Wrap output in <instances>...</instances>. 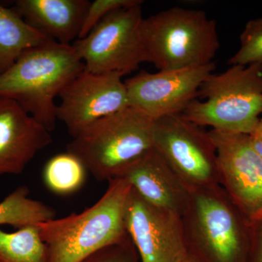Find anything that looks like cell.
Instances as JSON below:
<instances>
[{"label": "cell", "mask_w": 262, "mask_h": 262, "mask_svg": "<svg viewBox=\"0 0 262 262\" xmlns=\"http://www.w3.org/2000/svg\"><path fill=\"white\" fill-rule=\"evenodd\" d=\"M84 70L72 45L51 41L24 52L0 76V97L18 103L51 133L57 120L56 98Z\"/></svg>", "instance_id": "obj_1"}, {"label": "cell", "mask_w": 262, "mask_h": 262, "mask_svg": "<svg viewBox=\"0 0 262 262\" xmlns=\"http://www.w3.org/2000/svg\"><path fill=\"white\" fill-rule=\"evenodd\" d=\"M155 120L129 106L94 122L67 145L96 180L110 182L154 149Z\"/></svg>", "instance_id": "obj_4"}, {"label": "cell", "mask_w": 262, "mask_h": 262, "mask_svg": "<svg viewBox=\"0 0 262 262\" xmlns=\"http://www.w3.org/2000/svg\"><path fill=\"white\" fill-rule=\"evenodd\" d=\"M88 0H17L13 9L51 40L71 46L78 39Z\"/></svg>", "instance_id": "obj_15"}, {"label": "cell", "mask_w": 262, "mask_h": 262, "mask_svg": "<svg viewBox=\"0 0 262 262\" xmlns=\"http://www.w3.org/2000/svg\"><path fill=\"white\" fill-rule=\"evenodd\" d=\"M117 178L125 179L149 204L181 216L190 190L155 149L132 164Z\"/></svg>", "instance_id": "obj_14"}, {"label": "cell", "mask_w": 262, "mask_h": 262, "mask_svg": "<svg viewBox=\"0 0 262 262\" xmlns=\"http://www.w3.org/2000/svg\"><path fill=\"white\" fill-rule=\"evenodd\" d=\"M241 46L228 64H262V18L250 20L239 36Z\"/></svg>", "instance_id": "obj_20"}, {"label": "cell", "mask_w": 262, "mask_h": 262, "mask_svg": "<svg viewBox=\"0 0 262 262\" xmlns=\"http://www.w3.org/2000/svg\"><path fill=\"white\" fill-rule=\"evenodd\" d=\"M123 75L91 73L84 70L60 94L57 120L75 137L94 122L129 106Z\"/></svg>", "instance_id": "obj_11"}, {"label": "cell", "mask_w": 262, "mask_h": 262, "mask_svg": "<svg viewBox=\"0 0 262 262\" xmlns=\"http://www.w3.org/2000/svg\"><path fill=\"white\" fill-rule=\"evenodd\" d=\"M29 193L27 186H20L0 202V226L20 229L56 218V212L51 206L32 199Z\"/></svg>", "instance_id": "obj_17"}, {"label": "cell", "mask_w": 262, "mask_h": 262, "mask_svg": "<svg viewBox=\"0 0 262 262\" xmlns=\"http://www.w3.org/2000/svg\"><path fill=\"white\" fill-rule=\"evenodd\" d=\"M80 262H140L128 234L121 241L93 253Z\"/></svg>", "instance_id": "obj_21"}, {"label": "cell", "mask_w": 262, "mask_h": 262, "mask_svg": "<svg viewBox=\"0 0 262 262\" xmlns=\"http://www.w3.org/2000/svg\"><path fill=\"white\" fill-rule=\"evenodd\" d=\"M138 0H96L90 3L78 39L85 37L108 14L117 9L136 3Z\"/></svg>", "instance_id": "obj_22"}, {"label": "cell", "mask_w": 262, "mask_h": 262, "mask_svg": "<svg viewBox=\"0 0 262 262\" xmlns=\"http://www.w3.org/2000/svg\"><path fill=\"white\" fill-rule=\"evenodd\" d=\"M0 262H48V251L37 225L16 232L0 229Z\"/></svg>", "instance_id": "obj_18"}, {"label": "cell", "mask_w": 262, "mask_h": 262, "mask_svg": "<svg viewBox=\"0 0 262 262\" xmlns=\"http://www.w3.org/2000/svg\"><path fill=\"white\" fill-rule=\"evenodd\" d=\"M154 149L189 190L221 185L216 149L209 132L182 114L155 120Z\"/></svg>", "instance_id": "obj_8"}, {"label": "cell", "mask_w": 262, "mask_h": 262, "mask_svg": "<svg viewBox=\"0 0 262 262\" xmlns=\"http://www.w3.org/2000/svg\"><path fill=\"white\" fill-rule=\"evenodd\" d=\"M261 121H262V117H261Z\"/></svg>", "instance_id": "obj_26"}, {"label": "cell", "mask_w": 262, "mask_h": 262, "mask_svg": "<svg viewBox=\"0 0 262 262\" xmlns=\"http://www.w3.org/2000/svg\"><path fill=\"white\" fill-rule=\"evenodd\" d=\"M142 1L106 15L82 39L72 44L77 56L91 73H130L144 62L140 27Z\"/></svg>", "instance_id": "obj_7"}, {"label": "cell", "mask_w": 262, "mask_h": 262, "mask_svg": "<svg viewBox=\"0 0 262 262\" xmlns=\"http://www.w3.org/2000/svg\"><path fill=\"white\" fill-rule=\"evenodd\" d=\"M86 172L80 160L67 151L55 155L48 162L44 169V180L52 192L66 195L82 187Z\"/></svg>", "instance_id": "obj_19"}, {"label": "cell", "mask_w": 262, "mask_h": 262, "mask_svg": "<svg viewBox=\"0 0 262 262\" xmlns=\"http://www.w3.org/2000/svg\"><path fill=\"white\" fill-rule=\"evenodd\" d=\"M52 142L51 132L18 103L0 97V177L23 173L35 155Z\"/></svg>", "instance_id": "obj_13"}, {"label": "cell", "mask_w": 262, "mask_h": 262, "mask_svg": "<svg viewBox=\"0 0 262 262\" xmlns=\"http://www.w3.org/2000/svg\"><path fill=\"white\" fill-rule=\"evenodd\" d=\"M51 41L32 28L13 8L0 4V76L24 52Z\"/></svg>", "instance_id": "obj_16"}, {"label": "cell", "mask_w": 262, "mask_h": 262, "mask_svg": "<svg viewBox=\"0 0 262 262\" xmlns=\"http://www.w3.org/2000/svg\"><path fill=\"white\" fill-rule=\"evenodd\" d=\"M189 254L199 262H247L251 221L221 185L189 193L183 213Z\"/></svg>", "instance_id": "obj_3"}, {"label": "cell", "mask_w": 262, "mask_h": 262, "mask_svg": "<svg viewBox=\"0 0 262 262\" xmlns=\"http://www.w3.org/2000/svg\"><path fill=\"white\" fill-rule=\"evenodd\" d=\"M183 262H199L198 260L196 259L194 256H192V255L189 254V256H187V258L184 260Z\"/></svg>", "instance_id": "obj_25"}, {"label": "cell", "mask_w": 262, "mask_h": 262, "mask_svg": "<svg viewBox=\"0 0 262 262\" xmlns=\"http://www.w3.org/2000/svg\"><path fill=\"white\" fill-rule=\"evenodd\" d=\"M248 135L250 136L253 149L262 158V121L261 120L252 132Z\"/></svg>", "instance_id": "obj_24"}, {"label": "cell", "mask_w": 262, "mask_h": 262, "mask_svg": "<svg viewBox=\"0 0 262 262\" xmlns=\"http://www.w3.org/2000/svg\"><path fill=\"white\" fill-rule=\"evenodd\" d=\"M210 64L182 70L142 71L125 81L129 106L157 120L182 114L198 96L200 88L215 70Z\"/></svg>", "instance_id": "obj_10"}, {"label": "cell", "mask_w": 262, "mask_h": 262, "mask_svg": "<svg viewBox=\"0 0 262 262\" xmlns=\"http://www.w3.org/2000/svg\"><path fill=\"white\" fill-rule=\"evenodd\" d=\"M247 262H262V216L251 222Z\"/></svg>", "instance_id": "obj_23"}, {"label": "cell", "mask_w": 262, "mask_h": 262, "mask_svg": "<svg viewBox=\"0 0 262 262\" xmlns=\"http://www.w3.org/2000/svg\"><path fill=\"white\" fill-rule=\"evenodd\" d=\"M125 221L140 262H183L189 256L182 216L149 204L132 187Z\"/></svg>", "instance_id": "obj_9"}, {"label": "cell", "mask_w": 262, "mask_h": 262, "mask_svg": "<svg viewBox=\"0 0 262 262\" xmlns=\"http://www.w3.org/2000/svg\"><path fill=\"white\" fill-rule=\"evenodd\" d=\"M140 36L144 62L159 71L210 64L220 48L214 20L203 10L179 7L143 18Z\"/></svg>", "instance_id": "obj_5"}, {"label": "cell", "mask_w": 262, "mask_h": 262, "mask_svg": "<svg viewBox=\"0 0 262 262\" xmlns=\"http://www.w3.org/2000/svg\"><path fill=\"white\" fill-rule=\"evenodd\" d=\"M103 196L80 213L37 225L48 262H80L126 237L125 213L131 185L114 179Z\"/></svg>", "instance_id": "obj_2"}, {"label": "cell", "mask_w": 262, "mask_h": 262, "mask_svg": "<svg viewBox=\"0 0 262 262\" xmlns=\"http://www.w3.org/2000/svg\"><path fill=\"white\" fill-rule=\"evenodd\" d=\"M208 132L216 149L221 186L251 222L262 216V158L249 135Z\"/></svg>", "instance_id": "obj_12"}, {"label": "cell", "mask_w": 262, "mask_h": 262, "mask_svg": "<svg viewBox=\"0 0 262 262\" xmlns=\"http://www.w3.org/2000/svg\"><path fill=\"white\" fill-rule=\"evenodd\" d=\"M182 115L198 126L250 134L262 114V64L233 65L211 74Z\"/></svg>", "instance_id": "obj_6"}]
</instances>
